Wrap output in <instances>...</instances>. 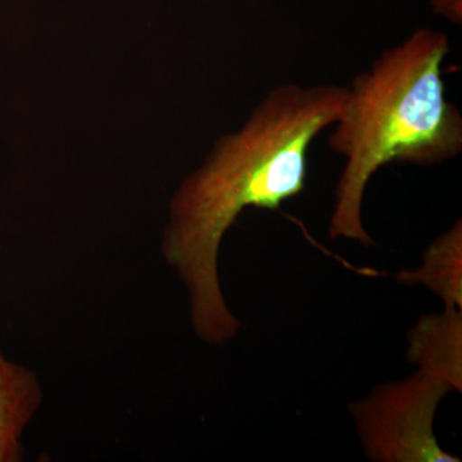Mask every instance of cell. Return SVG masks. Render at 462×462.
<instances>
[{
  "label": "cell",
  "mask_w": 462,
  "mask_h": 462,
  "mask_svg": "<svg viewBox=\"0 0 462 462\" xmlns=\"http://www.w3.org/2000/svg\"><path fill=\"white\" fill-rule=\"evenodd\" d=\"M346 97L343 85H278L173 196L162 254L184 284L191 328L206 345H226L242 329L221 288L225 234L245 208L279 209L305 190L309 149L338 121Z\"/></svg>",
  "instance_id": "cell-1"
},
{
  "label": "cell",
  "mask_w": 462,
  "mask_h": 462,
  "mask_svg": "<svg viewBox=\"0 0 462 462\" xmlns=\"http://www.w3.org/2000/svg\"><path fill=\"white\" fill-rule=\"evenodd\" d=\"M448 53L446 33L416 30L352 80L329 138L331 151L346 158L330 238L374 245L364 226L363 203L370 179L383 166H436L461 153V112L447 99L442 79Z\"/></svg>",
  "instance_id": "cell-2"
},
{
  "label": "cell",
  "mask_w": 462,
  "mask_h": 462,
  "mask_svg": "<svg viewBox=\"0 0 462 462\" xmlns=\"http://www.w3.org/2000/svg\"><path fill=\"white\" fill-rule=\"evenodd\" d=\"M452 389L430 374L416 370L402 380L375 385L349 406L358 439L375 462H458L438 442V406Z\"/></svg>",
  "instance_id": "cell-3"
},
{
  "label": "cell",
  "mask_w": 462,
  "mask_h": 462,
  "mask_svg": "<svg viewBox=\"0 0 462 462\" xmlns=\"http://www.w3.org/2000/svg\"><path fill=\"white\" fill-rule=\"evenodd\" d=\"M406 357L419 370L462 392V309L421 316L407 334Z\"/></svg>",
  "instance_id": "cell-4"
},
{
  "label": "cell",
  "mask_w": 462,
  "mask_h": 462,
  "mask_svg": "<svg viewBox=\"0 0 462 462\" xmlns=\"http://www.w3.org/2000/svg\"><path fill=\"white\" fill-rule=\"evenodd\" d=\"M42 400L38 375L0 351V462L23 460V436Z\"/></svg>",
  "instance_id": "cell-5"
},
{
  "label": "cell",
  "mask_w": 462,
  "mask_h": 462,
  "mask_svg": "<svg viewBox=\"0 0 462 462\" xmlns=\"http://www.w3.org/2000/svg\"><path fill=\"white\" fill-rule=\"evenodd\" d=\"M398 284L421 285L448 309H462V221L440 234L422 254L420 266L396 273Z\"/></svg>",
  "instance_id": "cell-6"
}]
</instances>
